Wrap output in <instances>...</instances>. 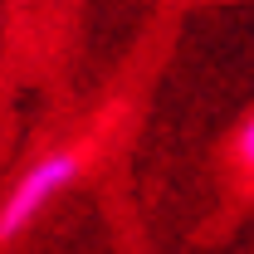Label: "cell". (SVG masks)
<instances>
[{
	"label": "cell",
	"mask_w": 254,
	"mask_h": 254,
	"mask_svg": "<svg viewBox=\"0 0 254 254\" xmlns=\"http://www.w3.org/2000/svg\"><path fill=\"white\" fill-rule=\"evenodd\" d=\"M73 176H78V152H49V157L34 161L30 171L10 186V195L0 200V245H10L25 225L39 220V210H44Z\"/></svg>",
	"instance_id": "1"
},
{
	"label": "cell",
	"mask_w": 254,
	"mask_h": 254,
	"mask_svg": "<svg viewBox=\"0 0 254 254\" xmlns=\"http://www.w3.org/2000/svg\"><path fill=\"white\" fill-rule=\"evenodd\" d=\"M230 157H235V166L245 171V176H254V113L245 118V123L235 127V142H230Z\"/></svg>",
	"instance_id": "2"
}]
</instances>
